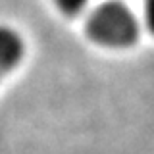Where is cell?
<instances>
[{
  "mask_svg": "<svg viewBox=\"0 0 154 154\" xmlns=\"http://www.w3.org/2000/svg\"><path fill=\"white\" fill-rule=\"evenodd\" d=\"M85 29L91 41L104 48H127L139 37V19L127 4L110 0L89 14Z\"/></svg>",
  "mask_w": 154,
  "mask_h": 154,
  "instance_id": "obj_1",
  "label": "cell"
},
{
  "mask_svg": "<svg viewBox=\"0 0 154 154\" xmlns=\"http://www.w3.org/2000/svg\"><path fill=\"white\" fill-rule=\"evenodd\" d=\"M23 54H25V45L19 33L0 25V79L16 69Z\"/></svg>",
  "mask_w": 154,
  "mask_h": 154,
  "instance_id": "obj_2",
  "label": "cell"
},
{
  "mask_svg": "<svg viewBox=\"0 0 154 154\" xmlns=\"http://www.w3.org/2000/svg\"><path fill=\"white\" fill-rule=\"evenodd\" d=\"M54 4L66 16H77V14H81L85 10L89 0H54Z\"/></svg>",
  "mask_w": 154,
  "mask_h": 154,
  "instance_id": "obj_3",
  "label": "cell"
},
{
  "mask_svg": "<svg viewBox=\"0 0 154 154\" xmlns=\"http://www.w3.org/2000/svg\"><path fill=\"white\" fill-rule=\"evenodd\" d=\"M144 23L154 35V0H144Z\"/></svg>",
  "mask_w": 154,
  "mask_h": 154,
  "instance_id": "obj_4",
  "label": "cell"
}]
</instances>
